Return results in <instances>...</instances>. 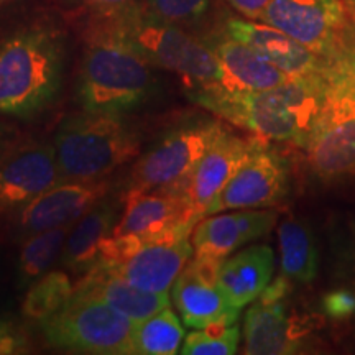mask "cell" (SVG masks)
Wrapping results in <instances>:
<instances>
[{
    "instance_id": "obj_1",
    "label": "cell",
    "mask_w": 355,
    "mask_h": 355,
    "mask_svg": "<svg viewBox=\"0 0 355 355\" xmlns=\"http://www.w3.org/2000/svg\"><path fill=\"white\" fill-rule=\"evenodd\" d=\"M329 71L291 78L265 91L191 89L188 97L225 122L252 132L257 139L286 141L304 150L326 99Z\"/></svg>"
},
{
    "instance_id": "obj_2",
    "label": "cell",
    "mask_w": 355,
    "mask_h": 355,
    "mask_svg": "<svg viewBox=\"0 0 355 355\" xmlns=\"http://www.w3.org/2000/svg\"><path fill=\"white\" fill-rule=\"evenodd\" d=\"M64 35L33 21L0 40V114L30 121L51 107L63 87Z\"/></svg>"
},
{
    "instance_id": "obj_3",
    "label": "cell",
    "mask_w": 355,
    "mask_h": 355,
    "mask_svg": "<svg viewBox=\"0 0 355 355\" xmlns=\"http://www.w3.org/2000/svg\"><path fill=\"white\" fill-rule=\"evenodd\" d=\"M152 69L139 53L96 21L79 68L78 104L87 112L130 114L153 94Z\"/></svg>"
},
{
    "instance_id": "obj_4",
    "label": "cell",
    "mask_w": 355,
    "mask_h": 355,
    "mask_svg": "<svg viewBox=\"0 0 355 355\" xmlns=\"http://www.w3.org/2000/svg\"><path fill=\"white\" fill-rule=\"evenodd\" d=\"M96 21L152 66L180 76L188 91L222 87L220 64L206 40L193 37L153 10L141 7L119 19Z\"/></svg>"
},
{
    "instance_id": "obj_5",
    "label": "cell",
    "mask_w": 355,
    "mask_h": 355,
    "mask_svg": "<svg viewBox=\"0 0 355 355\" xmlns=\"http://www.w3.org/2000/svg\"><path fill=\"white\" fill-rule=\"evenodd\" d=\"M53 146L63 181H99L139 157L141 137L127 115L83 110L60 123Z\"/></svg>"
},
{
    "instance_id": "obj_6",
    "label": "cell",
    "mask_w": 355,
    "mask_h": 355,
    "mask_svg": "<svg viewBox=\"0 0 355 355\" xmlns=\"http://www.w3.org/2000/svg\"><path fill=\"white\" fill-rule=\"evenodd\" d=\"M311 171L322 183L355 176V64L340 55L329 71V87L304 148Z\"/></svg>"
},
{
    "instance_id": "obj_7",
    "label": "cell",
    "mask_w": 355,
    "mask_h": 355,
    "mask_svg": "<svg viewBox=\"0 0 355 355\" xmlns=\"http://www.w3.org/2000/svg\"><path fill=\"white\" fill-rule=\"evenodd\" d=\"M191 235L193 232L112 235L102 243L92 266L119 275L145 291L170 295L178 275L194 255Z\"/></svg>"
},
{
    "instance_id": "obj_8",
    "label": "cell",
    "mask_w": 355,
    "mask_h": 355,
    "mask_svg": "<svg viewBox=\"0 0 355 355\" xmlns=\"http://www.w3.org/2000/svg\"><path fill=\"white\" fill-rule=\"evenodd\" d=\"M224 128L214 119H196L170 128L137 157L127 189L188 193L194 168Z\"/></svg>"
},
{
    "instance_id": "obj_9",
    "label": "cell",
    "mask_w": 355,
    "mask_h": 355,
    "mask_svg": "<svg viewBox=\"0 0 355 355\" xmlns=\"http://www.w3.org/2000/svg\"><path fill=\"white\" fill-rule=\"evenodd\" d=\"M133 326L112 306L76 291L63 309L38 324L53 347L92 355H133Z\"/></svg>"
},
{
    "instance_id": "obj_10",
    "label": "cell",
    "mask_w": 355,
    "mask_h": 355,
    "mask_svg": "<svg viewBox=\"0 0 355 355\" xmlns=\"http://www.w3.org/2000/svg\"><path fill=\"white\" fill-rule=\"evenodd\" d=\"M290 163L261 140H250V152L207 216L235 209H266L290 194Z\"/></svg>"
},
{
    "instance_id": "obj_11",
    "label": "cell",
    "mask_w": 355,
    "mask_h": 355,
    "mask_svg": "<svg viewBox=\"0 0 355 355\" xmlns=\"http://www.w3.org/2000/svg\"><path fill=\"white\" fill-rule=\"evenodd\" d=\"M345 20L343 0H270L260 19L331 61L344 53Z\"/></svg>"
},
{
    "instance_id": "obj_12",
    "label": "cell",
    "mask_w": 355,
    "mask_h": 355,
    "mask_svg": "<svg viewBox=\"0 0 355 355\" xmlns=\"http://www.w3.org/2000/svg\"><path fill=\"white\" fill-rule=\"evenodd\" d=\"M109 193V180L61 181L0 224L13 241L21 242L42 230L76 224Z\"/></svg>"
},
{
    "instance_id": "obj_13",
    "label": "cell",
    "mask_w": 355,
    "mask_h": 355,
    "mask_svg": "<svg viewBox=\"0 0 355 355\" xmlns=\"http://www.w3.org/2000/svg\"><path fill=\"white\" fill-rule=\"evenodd\" d=\"M61 181L53 141L21 140L0 162V222Z\"/></svg>"
},
{
    "instance_id": "obj_14",
    "label": "cell",
    "mask_w": 355,
    "mask_h": 355,
    "mask_svg": "<svg viewBox=\"0 0 355 355\" xmlns=\"http://www.w3.org/2000/svg\"><path fill=\"white\" fill-rule=\"evenodd\" d=\"M219 265L217 260L193 257L173 283L171 301L186 327L204 329L237 322L241 311L222 291L217 279Z\"/></svg>"
},
{
    "instance_id": "obj_15",
    "label": "cell",
    "mask_w": 355,
    "mask_h": 355,
    "mask_svg": "<svg viewBox=\"0 0 355 355\" xmlns=\"http://www.w3.org/2000/svg\"><path fill=\"white\" fill-rule=\"evenodd\" d=\"M199 220L188 193L127 189L114 235L193 232Z\"/></svg>"
},
{
    "instance_id": "obj_16",
    "label": "cell",
    "mask_w": 355,
    "mask_h": 355,
    "mask_svg": "<svg viewBox=\"0 0 355 355\" xmlns=\"http://www.w3.org/2000/svg\"><path fill=\"white\" fill-rule=\"evenodd\" d=\"M224 33L252 46L291 78L324 74L334 63L288 33L260 20H250L245 17L229 19L225 21Z\"/></svg>"
},
{
    "instance_id": "obj_17",
    "label": "cell",
    "mask_w": 355,
    "mask_h": 355,
    "mask_svg": "<svg viewBox=\"0 0 355 355\" xmlns=\"http://www.w3.org/2000/svg\"><path fill=\"white\" fill-rule=\"evenodd\" d=\"M277 220L278 212L272 209H235L202 217L191 235L194 257L222 261L268 234Z\"/></svg>"
},
{
    "instance_id": "obj_18",
    "label": "cell",
    "mask_w": 355,
    "mask_h": 355,
    "mask_svg": "<svg viewBox=\"0 0 355 355\" xmlns=\"http://www.w3.org/2000/svg\"><path fill=\"white\" fill-rule=\"evenodd\" d=\"M250 152V140H243L227 128L209 146L199 159L188 183V198L196 214L206 217L222 189L245 162Z\"/></svg>"
},
{
    "instance_id": "obj_19",
    "label": "cell",
    "mask_w": 355,
    "mask_h": 355,
    "mask_svg": "<svg viewBox=\"0 0 355 355\" xmlns=\"http://www.w3.org/2000/svg\"><path fill=\"white\" fill-rule=\"evenodd\" d=\"M243 352L248 355H285L300 352L301 337L291 322L285 298L263 291L245 314Z\"/></svg>"
},
{
    "instance_id": "obj_20",
    "label": "cell",
    "mask_w": 355,
    "mask_h": 355,
    "mask_svg": "<svg viewBox=\"0 0 355 355\" xmlns=\"http://www.w3.org/2000/svg\"><path fill=\"white\" fill-rule=\"evenodd\" d=\"M222 69V87L225 91H265L290 81L291 76L270 63L248 44L227 33L206 40Z\"/></svg>"
},
{
    "instance_id": "obj_21",
    "label": "cell",
    "mask_w": 355,
    "mask_h": 355,
    "mask_svg": "<svg viewBox=\"0 0 355 355\" xmlns=\"http://www.w3.org/2000/svg\"><path fill=\"white\" fill-rule=\"evenodd\" d=\"M74 291L104 301L130 319L133 324L145 321L158 311L171 306L170 295H158V293L141 290L101 266H92L87 272H84Z\"/></svg>"
},
{
    "instance_id": "obj_22",
    "label": "cell",
    "mask_w": 355,
    "mask_h": 355,
    "mask_svg": "<svg viewBox=\"0 0 355 355\" xmlns=\"http://www.w3.org/2000/svg\"><path fill=\"white\" fill-rule=\"evenodd\" d=\"M122 206L121 199L109 193L73 225L60 259L64 268L84 273L96 263L102 243L112 237L121 220Z\"/></svg>"
},
{
    "instance_id": "obj_23",
    "label": "cell",
    "mask_w": 355,
    "mask_h": 355,
    "mask_svg": "<svg viewBox=\"0 0 355 355\" xmlns=\"http://www.w3.org/2000/svg\"><path fill=\"white\" fill-rule=\"evenodd\" d=\"M275 252L270 245H252L229 255L219 265L217 279L235 309H243L272 283Z\"/></svg>"
},
{
    "instance_id": "obj_24",
    "label": "cell",
    "mask_w": 355,
    "mask_h": 355,
    "mask_svg": "<svg viewBox=\"0 0 355 355\" xmlns=\"http://www.w3.org/2000/svg\"><path fill=\"white\" fill-rule=\"evenodd\" d=\"M278 243L283 277L309 285L319 270L318 245L311 229L303 220L285 219L278 227Z\"/></svg>"
},
{
    "instance_id": "obj_25",
    "label": "cell",
    "mask_w": 355,
    "mask_h": 355,
    "mask_svg": "<svg viewBox=\"0 0 355 355\" xmlns=\"http://www.w3.org/2000/svg\"><path fill=\"white\" fill-rule=\"evenodd\" d=\"M73 225L42 230L20 242L21 247L17 259V286L28 288L35 279L50 272L53 265L61 259L66 239Z\"/></svg>"
},
{
    "instance_id": "obj_26",
    "label": "cell",
    "mask_w": 355,
    "mask_h": 355,
    "mask_svg": "<svg viewBox=\"0 0 355 355\" xmlns=\"http://www.w3.org/2000/svg\"><path fill=\"white\" fill-rule=\"evenodd\" d=\"M183 321L171 306L133 326V355H175L181 352L184 340Z\"/></svg>"
},
{
    "instance_id": "obj_27",
    "label": "cell",
    "mask_w": 355,
    "mask_h": 355,
    "mask_svg": "<svg viewBox=\"0 0 355 355\" xmlns=\"http://www.w3.org/2000/svg\"><path fill=\"white\" fill-rule=\"evenodd\" d=\"M74 290L76 285L71 282L68 273L50 270L28 286L21 301V313L28 321L37 324L46 321L69 303Z\"/></svg>"
},
{
    "instance_id": "obj_28",
    "label": "cell",
    "mask_w": 355,
    "mask_h": 355,
    "mask_svg": "<svg viewBox=\"0 0 355 355\" xmlns=\"http://www.w3.org/2000/svg\"><path fill=\"white\" fill-rule=\"evenodd\" d=\"M241 344V327L211 326L204 329H193L184 336L181 354L184 355H232Z\"/></svg>"
},
{
    "instance_id": "obj_29",
    "label": "cell",
    "mask_w": 355,
    "mask_h": 355,
    "mask_svg": "<svg viewBox=\"0 0 355 355\" xmlns=\"http://www.w3.org/2000/svg\"><path fill=\"white\" fill-rule=\"evenodd\" d=\"M211 0H150V7L162 19L173 24H191L201 19Z\"/></svg>"
},
{
    "instance_id": "obj_30",
    "label": "cell",
    "mask_w": 355,
    "mask_h": 355,
    "mask_svg": "<svg viewBox=\"0 0 355 355\" xmlns=\"http://www.w3.org/2000/svg\"><path fill=\"white\" fill-rule=\"evenodd\" d=\"M33 350L28 331L12 314H0V355L30 354Z\"/></svg>"
},
{
    "instance_id": "obj_31",
    "label": "cell",
    "mask_w": 355,
    "mask_h": 355,
    "mask_svg": "<svg viewBox=\"0 0 355 355\" xmlns=\"http://www.w3.org/2000/svg\"><path fill=\"white\" fill-rule=\"evenodd\" d=\"M96 19L112 20L145 7L144 0H81Z\"/></svg>"
},
{
    "instance_id": "obj_32",
    "label": "cell",
    "mask_w": 355,
    "mask_h": 355,
    "mask_svg": "<svg viewBox=\"0 0 355 355\" xmlns=\"http://www.w3.org/2000/svg\"><path fill=\"white\" fill-rule=\"evenodd\" d=\"M324 309L334 318H345L355 311V295L345 290L329 293L324 301Z\"/></svg>"
},
{
    "instance_id": "obj_33",
    "label": "cell",
    "mask_w": 355,
    "mask_h": 355,
    "mask_svg": "<svg viewBox=\"0 0 355 355\" xmlns=\"http://www.w3.org/2000/svg\"><path fill=\"white\" fill-rule=\"evenodd\" d=\"M24 140V133L10 121V117L0 114V162Z\"/></svg>"
},
{
    "instance_id": "obj_34",
    "label": "cell",
    "mask_w": 355,
    "mask_h": 355,
    "mask_svg": "<svg viewBox=\"0 0 355 355\" xmlns=\"http://www.w3.org/2000/svg\"><path fill=\"white\" fill-rule=\"evenodd\" d=\"M242 17L250 20H260L270 0H225Z\"/></svg>"
},
{
    "instance_id": "obj_35",
    "label": "cell",
    "mask_w": 355,
    "mask_h": 355,
    "mask_svg": "<svg viewBox=\"0 0 355 355\" xmlns=\"http://www.w3.org/2000/svg\"><path fill=\"white\" fill-rule=\"evenodd\" d=\"M343 55H345V56H349L350 60L354 61V64H355V53H349V51H345V53H343Z\"/></svg>"
},
{
    "instance_id": "obj_36",
    "label": "cell",
    "mask_w": 355,
    "mask_h": 355,
    "mask_svg": "<svg viewBox=\"0 0 355 355\" xmlns=\"http://www.w3.org/2000/svg\"><path fill=\"white\" fill-rule=\"evenodd\" d=\"M345 51H349V53H355V44H354V46H347V48H345ZM344 51V53H345Z\"/></svg>"
},
{
    "instance_id": "obj_37",
    "label": "cell",
    "mask_w": 355,
    "mask_h": 355,
    "mask_svg": "<svg viewBox=\"0 0 355 355\" xmlns=\"http://www.w3.org/2000/svg\"><path fill=\"white\" fill-rule=\"evenodd\" d=\"M8 2H12V0H0V7H3V6H6V3H8Z\"/></svg>"
}]
</instances>
